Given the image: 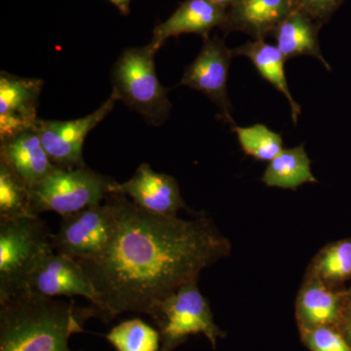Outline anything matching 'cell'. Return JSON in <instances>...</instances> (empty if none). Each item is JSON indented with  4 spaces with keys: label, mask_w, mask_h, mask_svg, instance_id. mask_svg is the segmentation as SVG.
<instances>
[{
    "label": "cell",
    "mask_w": 351,
    "mask_h": 351,
    "mask_svg": "<svg viewBox=\"0 0 351 351\" xmlns=\"http://www.w3.org/2000/svg\"><path fill=\"white\" fill-rule=\"evenodd\" d=\"M113 230L103 254L77 262L93 284L99 317L125 313L151 315L178 289L230 256L232 244L205 216L193 219L154 215L120 193H108Z\"/></svg>",
    "instance_id": "cell-1"
},
{
    "label": "cell",
    "mask_w": 351,
    "mask_h": 351,
    "mask_svg": "<svg viewBox=\"0 0 351 351\" xmlns=\"http://www.w3.org/2000/svg\"><path fill=\"white\" fill-rule=\"evenodd\" d=\"M91 317H99L93 306L25 293L0 304V351H73L69 338Z\"/></svg>",
    "instance_id": "cell-2"
},
{
    "label": "cell",
    "mask_w": 351,
    "mask_h": 351,
    "mask_svg": "<svg viewBox=\"0 0 351 351\" xmlns=\"http://www.w3.org/2000/svg\"><path fill=\"white\" fill-rule=\"evenodd\" d=\"M43 219H0V304L27 292V281L44 254L54 250Z\"/></svg>",
    "instance_id": "cell-3"
},
{
    "label": "cell",
    "mask_w": 351,
    "mask_h": 351,
    "mask_svg": "<svg viewBox=\"0 0 351 351\" xmlns=\"http://www.w3.org/2000/svg\"><path fill=\"white\" fill-rule=\"evenodd\" d=\"M156 52L149 43L124 50L113 66L112 94L149 124L159 126L167 120L172 106L168 90L157 77Z\"/></svg>",
    "instance_id": "cell-4"
},
{
    "label": "cell",
    "mask_w": 351,
    "mask_h": 351,
    "mask_svg": "<svg viewBox=\"0 0 351 351\" xmlns=\"http://www.w3.org/2000/svg\"><path fill=\"white\" fill-rule=\"evenodd\" d=\"M115 182L86 166L73 169L55 167L31 189L32 211L36 216L55 212L64 217L97 206L105 200Z\"/></svg>",
    "instance_id": "cell-5"
},
{
    "label": "cell",
    "mask_w": 351,
    "mask_h": 351,
    "mask_svg": "<svg viewBox=\"0 0 351 351\" xmlns=\"http://www.w3.org/2000/svg\"><path fill=\"white\" fill-rule=\"evenodd\" d=\"M160 334V350L172 351L191 335L203 334L211 345L223 332L215 324L209 302L198 289L197 281L182 286L159 302L151 315Z\"/></svg>",
    "instance_id": "cell-6"
},
{
    "label": "cell",
    "mask_w": 351,
    "mask_h": 351,
    "mask_svg": "<svg viewBox=\"0 0 351 351\" xmlns=\"http://www.w3.org/2000/svg\"><path fill=\"white\" fill-rule=\"evenodd\" d=\"M113 221L112 205L106 199L104 204L64 216L59 232L52 234L53 249L76 262L99 257L112 239Z\"/></svg>",
    "instance_id": "cell-7"
},
{
    "label": "cell",
    "mask_w": 351,
    "mask_h": 351,
    "mask_svg": "<svg viewBox=\"0 0 351 351\" xmlns=\"http://www.w3.org/2000/svg\"><path fill=\"white\" fill-rule=\"evenodd\" d=\"M119 101L112 93L98 110L82 119L40 120L36 129L53 165L62 169L83 167V145L90 131L110 114Z\"/></svg>",
    "instance_id": "cell-8"
},
{
    "label": "cell",
    "mask_w": 351,
    "mask_h": 351,
    "mask_svg": "<svg viewBox=\"0 0 351 351\" xmlns=\"http://www.w3.org/2000/svg\"><path fill=\"white\" fill-rule=\"evenodd\" d=\"M233 50L223 39L214 36L204 38L202 49L184 71L180 85L199 91L216 104L221 117L233 126L232 106L228 99V80Z\"/></svg>",
    "instance_id": "cell-9"
},
{
    "label": "cell",
    "mask_w": 351,
    "mask_h": 351,
    "mask_svg": "<svg viewBox=\"0 0 351 351\" xmlns=\"http://www.w3.org/2000/svg\"><path fill=\"white\" fill-rule=\"evenodd\" d=\"M38 297L82 295L98 304V297L86 272L73 258L58 254L54 250L44 254L34 265L27 281V292Z\"/></svg>",
    "instance_id": "cell-10"
},
{
    "label": "cell",
    "mask_w": 351,
    "mask_h": 351,
    "mask_svg": "<svg viewBox=\"0 0 351 351\" xmlns=\"http://www.w3.org/2000/svg\"><path fill=\"white\" fill-rule=\"evenodd\" d=\"M108 193L129 196L141 209L158 216L178 217L180 210L186 207L174 178L156 172L147 163L138 166L128 181L115 182Z\"/></svg>",
    "instance_id": "cell-11"
},
{
    "label": "cell",
    "mask_w": 351,
    "mask_h": 351,
    "mask_svg": "<svg viewBox=\"0 0 351 351\" xmlns=\"http://www.w3.org/2000/svg\"><path fill=\"white\" fill-rule=\"evenodd\" d=\"M43 82L0 73V140L36 128Z\"/></svg>",
    "instance_id": "cell-12"
},
{
    "label": "cell",
    "mask_w": 351,
    "mask_h": 351,
    "mask_svg": "<svg viewBox=\"0 0 351 351\" xmlns=\"http://www.w3.org/2000/svg\"><path fill=\"white\" fill-rule=\"evenodd\" d=\"M226 21L228 10L223 7L207 0H186L165 22L154 27L149 44L158 51L167 39L181 34H195L207 38L215 27L225 29Z\"/></svg>",
    "instance_id": "cell-13"
},
{
    "label": "cell",
    "mask_w": 351,
    "mask_h": 351,
    "mask_svg": "<svg viewBox=\"0 0 351 351\" xmlns=\"http://www.w3.org/2000/svg\"><path fill=\"white\" fill-rule=\"evenodd\" d=\"M0 160L6 163L29 189L55 169L36 129L0 140Z\"/></svg>",
    "instance_id": "cell-14"
},
{
    "label": "cell",
    "mask_w": 351,
    "mask_h": 351,
    "mask_svg": "<svg viewBox=\"0 0 351 351\" xmlns=\"http://www.w3.org/2000/svg\"><path fill=\"white\" fill-rule=\"evenodd\" d=\"M295 9V0H239L228 10L223 31L242 32L265 39Z\"/></svg>",
    "instance_id": "cell-15"
},
{
    "label": "cell",
    "mask_w": 351,
    "mask_h": 351,
    "mask_svg": "<svg viewBox=\"0 0 351 351\" xmlns=\"http://www.w3.org/2000/svg\"><path fill=\"white\" fill-rule=\"evenodd\" d=\"M346 298L335 286L306 274L298 295V317L306 330L330 326L338 321Z\"/></svg>",
    "instance_id": "cell-16"
},
{
    "label": "cell",
    "mask_w": 351,
    "mask_h": 351,
    "mask_svg": "<svg viewBox=\"0 0 351 351\" xmlns=\"http://www.w3.org/2000/svg\"><path fill=\"white\" fill-rule=\"evenodd\" d=\"M320 24L306 13L295 9L274 29L271 36L286 59L298 56H311L319 60L327 71L331 66L321 53L318 34Z\"/></svg>",
    "instance_id": "cell-17"
},
{
    "label": "cell",
    "mask_w": 351,
    "mask_h": 351,
    "mask_svg": "<svg viewBox=\"0 0 351 351\" xmlns=\"http://www.w3.org/2000/svg\"><path fill=\"white\" fill-rule=\"evenodd\" d=\"M233 55L250 59L262 77L285 96L292 112L293 122L297 124L302 110L289 89L284 69L287 59L278 47L265 43V39H255L235 48Z\"/></svg>",
    "instance_id": "cell-18"
},
{
    "label": "cell",
    "mask_w": 351,
    "mask_h": 351,
    "mask_svg": "<svg viewBox=\"0 0 351 351\" xmlns=\"http://www.w3.org/2000/svg\"><path fill=\"white\" fill-rule=\"evenodd\" d=\"M262 181L270 188L297 189L304 184H316L311 161L304 145L282 149L269 161Z\"/></svg>",
    "instance_id": "cell-19"
},
{
    "label": "cell",
    "mask_w": 351,
    "mask_h": 351,
    "mask_svg": "<svg viewBox=\"0 0 351 351\" xmlns=\"http://www.w3.org/2000/svg\"><path fill=\"white\" fill-rule=\"evenodd\" d=\"M307 276L338 287L351 277V239L327 245L314 257Z\"/></svg>",
    "instance_id": "cell-20"
},
{
    "label": "cell",
    "mask_w": 351,
    "mask_h": 351,
    "mask_svg": "<svg viewBox=\"0 0 351 351\" xmlns=\"http://www.w3.org/2000/svg\"><path fill=\"white\" fill-rule=\"evenodd\" d=\"M36 217L31 189L6 163L0 160V219Z\"/></svg>",
    "instance_id": "cell-21"
},
{
    "label": "cell",
    "mask_w": 351,
    "mask_h": 351,
    "mask_svg": "<svg viewBox=\"0 0 351 351\" xmlns=\"http://www.w3.org/2000/svg\"><path fill=\"white\" fill-rule=\"evenodd\" d=\"M106 339L117 351H159L160 334L144 321L126 320L113 327Z\"/></svg>",
    "instance_id": "cell-22"
},
{
    "label": "cell",
    "mask_w": 351,
    "mask_h": 351,
    "mask_svg": "<svg viewBox=\"0 0 351 351\" xmlns=\"http://www.w3.org/2000/svg\"><path fill=\"white\" fill-rule=\"evenodd\" d=\"M245 154L258 160H272L283 149L282 137L263 124L250 127L232 126Z\"/></svg>",
    "instance_id": "cell-23"
},
{
    "label": "cell",
    "mask_w": 351,
    "mask_h": 351,
    "mask_svg": "<svg viewBox=\"0 0 351 351\" xmlns=\"http://www.w3.org/2000/svg\"><path fill=\"white\" fill-rule=\"evenodd\" d=\"M304 341L313 351H351V348L338 332L330 326L307 329Z\"/></svg>",
    "instance_id": "cell-24"
},
{
    "label": "cell",
    "mask_w": 351,
    "mask_h": 351,
    "mask_svg": "<svg viewBox=\"0 0 351 351\" xmlns=\"http://www.w3.org/2000/svg\"><path fill=\"white\" fill-rule=\"evenodd\" d=\"M295 9L323 25L343 4V0H295Z\"/></svg>",
    "instance_id": "cell-25"
},
{
    "label": "cell",
    "mask_w": 351,
    "mask_h": 351,
    "mask_svg": "<svg viewBox=\"0 0 351 351\" xmlns=\"http://www.w3.org/2000/svg\"><path fill=\"white\" fill-rule=\"evenodd\" d=\"M113 4L122 15L127 16L130 14V4L132 0H108Z\"/></svg>",
    "instance_id": "cell-26"
},
{
    "label": "cell",
    "mask_w": 351,
    "mask_h": 351,
    "mask_svg": "<svg viewBox=\"0 0 351 351\" xmlns=\"http://www.w3.org/2000/svg\"><path fill=\"white\" fill-rule=\"evenodd\" d=\"M207 1L211 2V3L215 4V5L223 7V8L228 10V9H230L232 6H234L235 4L239 2V0H207Z\"/></svg>",
    "instance_id": "cell-27"
},
{
    "label": "cell",
    "mask_w": 351,
    "mask_h": 351,
    "mask_svg": "<svg viewBox=\"0 0 351 351\" xmlns=\"http://www.w3.org/2000/svg\"><path fill=\"white\" fill-rule=\"evenodd\" d=\"M346 332H348V338L351 341V318L348 320V325H346Z\"/></svg>",
    "instance_id": "cell-28"
},
{
    "label": "cell",
    "mask_w": 351,
    "mask_h": 351,
    "mask_svg": "<svg viewBox=\"0 0 351 351\" xmlns=\"http://www.w3.org/2000/svg\"><path fill=\"white\" fill-rule=\"evenodd\" d=\"M346 295H348V299H350L351 302V288L350 289V291H348V292L346 293Z\"/></svg>",
    "instance_id": "cell-29"
}]
</instances>
